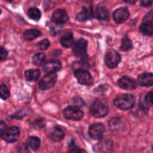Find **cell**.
I'll return each instance as SVG.
<instances>
[{
	"instance_id": "obj_6",
	"label": "cell",
	"mask_w": 153,
	"mask_h": 153,
	"mask_svg": "<svg viewBox=\"0 0 153 153\" xmlns=\"http://www.w3.org/2000/svg\"><path fill=\"white\" fill-rule=\"evenodd\" d=\"M57 80V75L55 73L47 74L45 75L39 82V87L42 90H46L54 86Z\"/></svg>"
},
{
	"instance_id": "obj_16",
	"label": "cell",
	"mask_w": 153,
	"mask_h": 153,
	"mask_svg": "<svg viewBox=\"0 0 153 153\" xmlns=\"http://www.w3.org/2000/svg\"><path fill=\"white\" fill-rule=\"evenodd\" d=\"M123 121L120 118H114L109 122V128L111 131L117 133L123 129Z\"/></svg>"
},
{
	"instance_id": "obj_37",
	"label": "cell",
	"mask_w": 153,
	"mask_h": 153,
	"mask_svg": "<svg viewBox=\"0 0 153 153\" xmlns=\"http://www.w3.org/2000/svg\"><path fill=\"white\" fill-rule=\"evenodd\" d=\"M6 1H7V2H11L12 0H6Z\"/></svg>"
},
{
	"instance_id": "obj_4",
	"label": "cell",
	"mask_w": 153,
	"mask_h": 153,
	"mask_svg": "<svg viewBox=\"0 0 153 153\" xmlns=\"http://www.w3.org/2000/svg\"><path fill=\"white\" fill-rule=\"evenodd\" d=\"M20 135V130L17 127H10L9 128H6L4 132L3 133L2 139L7 142H16L19 137Z\"/></svg>"
},
{
	"instance_id": "obj_17",
	"label": "cell",
	"mask_w": 153,
	"mask_h": 153,
	"mask_svg": "<svg viewBox=\"0 0 153 153\" xmlns=\"http://www.w3.org/2000/svg\"><path fill=\"white\" fill-rule=\"evenodd\" d=\"M94 16V12L91 10V8L88 7L83 8V10L78 14L76 19L79 21H85L87 20H89Z\"/></svg>"
},
{
	"instance_id": "obj_25",
	"label": "cell",
	"mask_w": 153,
	"mask_h": 153,
	"mask_svg": "<svg viewBox=\"0 0 153 153\" xmlns=\"http://www.w3.org/2000/svg\"><path fill=\"white\" fill-rule=\"evenodd\" d=\"M28 146L32 150H37L40 146V140L37 136H30L28 140Z\"/></svg>"
},
{
	"instance_id": "obj_27",
	"label": "cell",
	"mask_w": 153,
	"mask_h": 153,
	"mask_svg": "<svg viewBox=\"0 0 153 153\" xmlns=\"http://www.w3.org/2000/svg\"><path fill=\"white\" fill-rule=\"evenodd\" d=\"M28 16H29L31 19L34 20H40V16H41V13H40V10L36 8H31L28 10Z\"/></svg>"
},
{
	"instance_id": "obj_28",
	"label": "cell",
	"mask_w": 153,
	"mask_h": 153,
	"mask_svg": "<svg viewBox=\"0 0 153 153\" xmlns=\"http://www.w3.org/2000/svg\"><path fill=\"white\" fill-rule=\"evenodd\" d=\"M45 60H46V56L43 52H37L35 55L33 56V63L35 65H41L44 63Z\"/></svg>"
},
{
	"instance_id": "obj_2",
	"label": "cell",
	"mask_w": 153,
	"mask_h": 153,
	"mask_svg": "<svg viewBox=\"0 0 153 153\" xmlns=\"http://www.w3.org/2000/svg\"><path fill=\"white\" fill-rule=\"evenodd\" d=\"M90 111L95 117H104L108 113L109 108L105 101L102 100H96L91 104Z\"/></svg>"
},
{
	"instance_id": "obj_33",
	"label": "cell",
	"mask_w": 153,
	"mask_h": 153,
	"mask_svg": "<svg viewBox=\"0 0 153 153\" xmlns=\"http://www.w3.org/2000/svg\"><path fill=\"white\" fill-rule=\"evenodd\" d=\"M6 128H7V127H6L5 123L3 122H0V137L2 136L3 133L6 130Z\"/></svg>"
},
{
	"instance_id": "obj_15",
	"label": "cell",
	"mask_w": 153,
	"mask_h": 153,
	"mask_svg": "<svg viewBox=\"0 0 153 153\" xmlns=\"http://www.w3.org/2000/svg\"><path fill=\"white\" fill-rule=\"evenodd\" d=\"M137 82L142 86H151L153 84V75L151 73H143L139 75Z\"/></svg>"
},
{
	"instance_id": "obj_9",
	"label": "cell",
	"mask_w": 153,
	"mask_h": 153,
	"mask_svg": "<svg viewBox=\"0 0 153 153\" xmlns=\"http://www.w3.org/2000/svg\"><path fill=\"white\" fill-rule=\"evenodd\" d=\"M105 131L104 125L100 123L93 124L89 128V136L94 140H98L102 137Z\"/></svg>"
},
{
	"instance_id": "obj_34",
	"label": "cell",
	"mask_w": 153,
	"mask_h": 153,
	"mask_svg": "<svg viewBox=\"0 0 153 153\" xmlns=\"http://www.w3.org/2000/svg\"><path fill=\"white\" fill-rule=\"evenodd\" d=\"M76 149H77V146L75 144H71L70 146V147H69V152L72 153L73 151H75Z\"/></svg>"
},
{
	"instance_id": "obj_22",
	"label": "cell",
	"mask_w": 153,
	"mask_h": 153,
	"mask_svg": "<svg viewBox=\"0 0 153 153\" xmlns=\"http://www.w3.org/2000/svg\"><path fill=\"white\" fill-rule=\"evenodd\" d=\"M96 16L101 20H105L108 19V12L107 9L102 5H98L95 11Z\"/></svg>"
},
{
	"instance_id": "obj_11",
	"label": "cell",
	"mask_w": 153,
	"mask_h": 153,
	"mask_svg": "<svg viewBox=\"0 0 153 153\" xmlns=\"http://www.w3.org/2000/svg\"><path fill=\"white\" fill-rule=\"evenodd\" d=\"M129 16V11L127 8H120L113 14V18L117 23H123Z\"/></svg>"
},
{
	"instance_id": "obj_18",
	"label": "cell",
	"mask_w": 153,
	"mask_h": 153,
	"mask_svg": "<svg viewBox=\"0 0 153 153\" xmlns=\"http://www.w3.org/2000/svg\"><path fill=\"white\" fill-rule=\"evenodd\" d=\"M99 147L102 152L110 153L113 148V142H112V140H111L108 138H105L100 141Z\"/></svg>"
},
{
	"instance_id": "obj_13",
	"label": "cell",
	"mask_w": 153,
	"mask_h": 153,
	"mask_svg": "<svg viewBox=\"0 0 153 153\" xmlns=\"http://www.w3.org/2000/svg\"><path fill=\"white\" fill-rule=\"evenodd\" d=\"M118 85L120 88L126 90H133L136 88L137 82L134 79L128 76H123L118 80Z\"/></svg>"
},
{
	"instance_id": "obj_32",
	"label": "cell",
	"mask_w": 153,
	"mask_h": 153,
	"mask_svg": "<svg viewBox=\"0 0 153 153\" xmlns=\"http://www.w3.org/2000/svg\"><path fill=\"white\" fill-rule=\"evenodd\" d=\"M152 0H140V5L143 7H149L152 4Z\"/></svg>"
},
{
	"instance_id": "obj_21",
	"label": "cell",
	"mask_w": 153,
	"mask_h": 153,
	"mask_svg": "<svg viewBox=\"0 0 153 153\" xmlns=\"http://www.w3.org/2000/svg\"><path fill=\"white\" fill-rule=\"evenodd\" d=\"M61 44L63 46L66 48L70 47L74 44V38L72 33H67L64 34L61 38Z\"/></svg>"
},
{
	"instance_id": "obj_20",
	"label": "cell",
	"mask_w": 153,
	"mask_h": 153,
	"mask_svg": "<svg viewBox=\"0 0 153 153\" xmlns=\"http://www.w3.org/2000/svg\"><path fill=\"white\" fill-rule=\"evenodd\" d=\"M140 31L145 35L152 36L153 33L152 21H143L140 26Z\"/></svg>"
},
{
	"instance_id": "obj_24",
	"label": "cell",
	"mask_w": 153,
	"mask_h": 153,
	"mask_svg": "<svg viewBox=\"0 0 153 153\" xmlns=\"http://www.w3.org/2000/svg\"><path fill=\"white\" fill-rule=\"evenodd\" d=\"M40 32L39 30L37 29H28L24 32L23 36L26 40H34V39L37 38L40 35Z\"/></svg>"
},
{
	"instance_id": "obj_1",
	"label": "cell",
	"mask_w": 153,
	"mask_h": 153,
	"mask_svg": "<svg viewBox=\"0 0 153 153\" xmlns=\"http://www.w3.org/2000/svg\"><path fill=\"white\" fill-rule=\"evenodd\" d=\"M135 98L132 94H123L117 96L114 100V104L121 110H129L134 106Z\"/></svg>"
},
{
	"instance_id": "obj_30",
	"label": "cell",
	"mask_w": 153,
	"mask_h": 153,
	"mask_svg": "<svg viewBox=\"0 0 153 153\" xmlns=\"http://www.w3.org/2000/svg\"><path fill=\"white\" fill-rule=\"evenodd\" d=\"M50 45V43H49V40L47 39H44V40H42L41 41L39 42L37 46L40 48V50H46Z\"/></svg>"
},
{
	"instance_id": "obj_3",
	"label": "cell",
	"mask_w": 153,
	"mask_h": 153,
	"mask_svg": "<svg viewBox=\"0 0 153 153\" xmlns=\"http://www.w3.org/2000/svg\"><path fill=\"white\" fill-rule=\"evenodd\" d=\"M64 117L67 119L75 120H81L84 116V112L79 106H70L64 109Z\"/></svg>"
},
{
	"instance_id": "obj_7",
	"label": "cell",
	"mask_w": 153,
	"mask_h": 153,
	"mask_svg": "<svg viewBox=\"0 0 153 153\" xmlns=\"http://www.w3.org/2000/svg\"><path fill=\"white\" fill-rule=\"evenodd\" d=\"M87 46H88V41L85 39H79L76 43L73 44V53L78 57L85 56H86Z\"/></svg>"
},
{
	"instance_id": "obj_14",
	"label": "cell",
	"mask_w": 153,
	"mask_h": 153,
	"mask_svg": "<svg viewBox=\"0 0 153 153\" xmlns=\"http://www.w3.org/2000/svg\"><path fill=\"white\" fill-rule=\"evenodd\" d=\"M49 137L53 141H55V142L61 141L64 137V130L61 127H58V126H55V127L52 128L50 130V132H49Z\"/></svg>"
},
{
	"instance_id": "obj_23",
	"label": "cell",
	"mask_w": 153,
	"mask_h": 153,
	"mask_svg": "<svg viewBox=\"0 0 153 153\" xmlns=\"http://www.w3.org/2000/svg\"><path fill=\"white\" fill-rule=\"evenodd\" d=\"M40 70L37 69H30L25 72V76L26 80L29 81H35L40 77Z\"/></svg>"
},
{
	"instance_id": "obj_38",
	"label": "cell",
	"mask_w": 153,
	"mask_h": 153,
	"mask_svg": "<svg viewBox=\"0 0 153 153\" xmlns=\"http://www.w3.org/2000/svg\"><path fill=\"white\" fill-rule=\"evenodd\" d=\"M0 14H1V9H0Z\"/></svg>"
},
{
	"instance_id": "obj_31",
	"label": "cell",
	"mask_w": 153,
	"mask_h": 153,
	"mask_svg": "<svg viewBox=\"0 0 153 153\" xmlns=\"http://www.w3.org/2000/svg\"><path fill=\"white\" fill-rule=\"evenodd\" d=\"M7 56V51L2 46H0V60H3Z\"/></svg>"
},
{
	"instance_id": "obj_5",
	"label": "cell",
	"mask_w": 153,
	"mask_h": 153,
	"mask_svg": "<svg viewBox=\"0 0 153 153\" xmlns=\"http://www.w3.org/2000/svg\"><path fill=\"white\" fill-rule=\"evenodd\" d=\"M74 74L79 83L85 86H90L92 84L93 78L88 70L77 69V70H75Z\"/></svg>"
},
{
	"instance_id": "obj_29",
	"label": "cell",
	"mask_w": 153,
	"mask_h": 153,
	"mask_svg": "<svg viewBox=\"0 0 153 153\" xmlns=\"http://www.w3.org/2000/svg\"><path fill=\"white\" fill-rule=\"evenodd\" d=\"M10 97V92L4 84L0 85V98L1 99H7Z\"/></svg>"
},
{
	"instance_id": "obj_10",
	"label": "cell",
	"mask_w": 153,
	"mask_h": 153,
	"mask_svg": "<svg viewBox=\"0 0 153 153\" xmlns=\"http://www.w3.org/2000/svg\"><path fill=\"white\" fill-rule=\"evenodd\" d=\"M61 68V63L58 59H51L43 64V69L46 73L53 74Z\"/></svg>"
},
{
	"instance_id": "obj_35",
	"label": "cell",
	"mask_w": 153,
	"mask_h": 153,
	"mask_svg": "<svg viewBox=\"0 0 153 153\" xmlns=\"http://www.w3.org/2000/svg\"><path fill=\"white\" fill-rule=\"evenodd\" d=\"M137 1V0H124V2H125L128 3V4H134V3H135Z\"/></svg>"
},
{
	"instance_id": "obj_12",
	"label": "cell",
	"mask_w": 153,
	"mask_h": 153,
	"mask_svg": "<svg viewBox=\"0 0 153 153\" xmlns=\"http://www.w3.org/2000/svg\"><path fill=\"white\" fill-rule=\"evenodd\" d=\"M68 20V14L66 10L63 9H57L53 12L52 16V21L57 24H64Z\"/></svg>"
},
{
	"instance_id": "obj_8",
	"label": "cell",
	"mask_w": 153,
	"mask_h": 153,
	"mask_svg": "<svg viewBox=\"0 0 153 153\" xmlns=\"http://www.w3.org/2000/svg\"><path fill=\"white\" fill-rule=\"evenodd\" d=\"M120 56L114 50L108 52L105 55V61L106 64H107L108 67L111 68H116L118 65V64L120 62Z\"/></svg>"
},
{
	"instance_id": "obj_26",
	"label": "cell",
	"mask_w": 153,
	"mask_h": 153,
	"mask_svg": "<svg viewBox=\"0 0 153 153\" xmlns=\"http://www.w3.org/2000/svg\"><path fill=\"white\" fill-rule=\"evenodd\" d=\"M132 48V43H131V40H130L128 38V36L126 35L125 37L123 38L122 43H121L120 46V50L123 51H126L130 50Z\"/></svg>"
},
{
	"instance_id": "obj_19",
	"label": "cell",
	"mask_w": 153,
	"mask_h": 153,
	"mask_svg": "<svg viewBox=\"0 0 153 153\" xmlns=\"http://www.w3.org/2000/svg\"><path fill=\"white\" fill-rule=\"evenodd\" d=\"M152 92L151 91L149 92H148L144 97L140 98V104L143 109L148 110L152 106Z\"/></svg>"
},
{
	"instance_id": "obj_36",
	"label": "cell",
	"mask_w": 153,
	"mask_h": 153,
	"mask_svg": "<svg viewBox=\"0 0 153 153\" xmlns=\"http://www.w3.org/2000/svg\"><path fill=\"white\" fill-rule=\"evenodd\" d=\"M75 153H87V152H86V151H85V150L79 149V150H78V151H76Z\"/></svg>"
}]
</instances>
